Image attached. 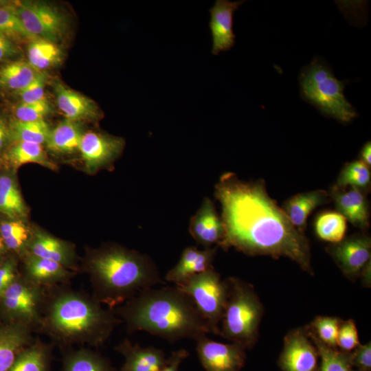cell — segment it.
I'll return each instance as SVG.
<instances>
[{
    "instance_id": "obj_1",
    "label": "cell",
    "mask_w": 371,
    "mask_h": 371,
    "mask_svg": "<svg viewBox=\"0 0 371 371\" xmlns=\"http://www.w3.org/2000/svg\"><path fill=\"white\" fill-rule=\"evenodd\" d=\"M214 194L225 230L218 247L251 256L286 257L313 273L307 238L269 196L262 181H245L226 172L216 183Z\"/></svg>"
},
{
    "instance_id": "obj_2",
    "label": "cell",
    "mask_w": 371,
    "mask_h": 371,
    "mask_svg": "<svg viewBox=\"0 0 371 371\" xmlns=\"http://www.w3.org/2000/svg\"><path fill=\"white\" fill-rule=\"evenodd\" d=\"M121 323L113 309L104 307L92 295L68 284L45 288L38 333L48 336L60 348L74 344L101 347Z\"/></svg>"
},
{
    "instance_id": "obj_3",
    "label": "cell",
    "mask_w": 371,
    "mask_h": 371,
    "mask_svg": "<svg viewBox=\"0 0 371 371\" xmlns=\"http://www.w3.org/2000/svg\"><path fill=\"white\" fill-rule=\"evenodd\" d=\"M113 311L131 334L145 331L174 343L211 333L190 297L175 285L143 290Z\"/></svg>"
},
{
    "instance_id": "obj_4",
    "label": "cell",
    "mask_w": 371,
    "mask_h": 371,
    "mask_svg": "<svg viewBox=\"0 0 371 371\" xmlns=\"http://www.w3.org/2000/svg\"><path fill=\"white\" fill-rule=\"evenodd\" d=\"M84 269L89 275L93 297L111 309L143 290L166 284L149 256L119 245L90 251Z\"/></svg>"
},
{
    "instance_id": "obj_5",
    "label": "cell",
    "mask_w": 371,
    "mask_h": 371,
    "mask_svg": "<svg viewBox=\"0 0 371 371\" xmlns=\"http://www.w3.org/2000/svg\"><path fill=\"white\" fill-rule=\"evenodd\" d=\"M227 280L229 295L218 335L245 349L251 348L258 339L262 305L251 284L235 277Z\"/></svg>"
},
{
    "instance_id": "obj_6",
    "label": "cell",
    "mask_w": 371,
    "mask_h": 371,
    "mask_svg": "<svg viewBox=\"0 0 371 371\" xmlns=\"http://www.w3.org/2000/svg\"><path fill=\"white\" fill-rule=\"evenodd\" d=\"M302 98L324 115L347 124L357 117V111L345 97L346 81L335 77L328 65L315 58L299 76Z\"/></svg>"
},
{
    "instance_id": "obj_7",
    "label": "cell",
    "mask_w": 371,
    "mask_h": 371,
    "mask_svg": "<svg viewBox=\"0 0 371 371\" xmlns=\"http://www.w3.org/2000/svg\"><path fill=\"white\" fill-rule=\"evenodd\" d=\"M176 286L190 297L207 322L211 333L218 335L229 295L227 280H223L212 267Z\"/></svg>"
},
{
    "instance_id": "obj_8",
    "label": "cell",
    "mask_w": 371,
    "mask_h": 371,
    "mask_svg": "<svg viewBox=\"0 0 371 371\" xmlns=\"http://www.w3.org/2000/svg\"><path fill=\"white\" fill-rule=\"evenodd\" d=\"M44 297L45 288L20 274L0 297V315L5 324H23L38 333Z\"/></svg>"
},
{
    "instance_id": "obj_9",
    "label": "cell",
    "mask_w": 371,
    "mask_h": 371,
    "mask_svg": "<svg viewBox=\"0 0 371 371\" xmlns=\"http://www.w3.org/2000/svg\"><path fill=\"white\" fill-rule=\"evenodd\" d=\"M16 10L23 27L33 38L57 43L66 32L67 23L64 15L49 3L19 1Z\"/></svg>"
},
{
    "instance_id": "obj_10",
    "label": "cell",
    "mask_w": 371,
    "mask_h": 371,
    "mask_svg": "<svg viewBox=\"0 0 371 371\" xmlns=\"http://www.w3.org/2000/svg\"><path fill=\"white\" fill-rule=\"evenodd\" d=\"M318 358L306 327L297 328L285 335L278 364L282 371H318Z\"/></svg>"
},
{
    "instance_id": "obj_11",
    "label": "cell",
    "mask_w": 371,
    "mask_h": 371,
    "mask_svg": "<svg viewBox=\"0 0 371 371\" xmlns=\"http://www.w3.org/2000/svg\"><path fill=\"white\" fill-rule=\"evenodd\" d=\"M196 342V351L205 371H240L245 365V349L237 344L215 341L207 335Z\"/></svg>"
},
{
    "instance_id": "obj_12",
    "label": "cell",
    "mask_w": 371,
    "mask_h": 371,
    "mask_svg": "<svg viewBox=\"0 0 371 371\" xmlns=\"http://www.w3.org/2000/svg\"><path fill=\"white\" fill-rule=\"evenodd\" d=\"M328 252L342 273L351 280H355L370 261L371 239L363 233L353 234L330 245Z\"/></svg>"
},
{
    "instance_id": "obj_13",
    "label": "cell",
    "mask_w": 371,
    "mask_h": 371,
    "mask_svg": "<svg viewBox=\"0 0 371 371\" xmlns=\"http://www.w3.org/2000/svg\"><path fill=\"white\" fill-rule=\"evenodd\" d=\"M124 140L109 134L88 131L83 133L79 148L89 171L109 166L122 152Z\"/></svg>"
},
{
    "instance_id": "obj_14",
    "label": "cell",
    "mask_w": 371,
    "mask_h": 371,
    "mask_svg": "<svg viewBox=\"0 0 371 371\" xmlns=\"http://www.w3.org/2000/svg\"><path fill=\"white\" fill-rule=\"evenodd\" d=\"M189 232L204 248L218 247L222 242L225 234L223 223L210 198H204L200 207L191 217Z\"/></svg>"
},
{
    "instance_id": "obj_15",
    "label": "cell",
    "mask_w": 371,
    "mask_h": 371,
    "mask_svg": "<svg viewBox=\"0 0 371 371\" xmlns=\"http://www.w3.org/2000/svg\"><path fill=\"white\" fill-rule=\"evenodd\" d=\"M245 1L216 0L210 10V28L212 37V53L218 55L229 50L235 44L234 14Z\"/></svg>"
},
{
    "instance_id": "obj_16",
    "label": "cell",
    "mask_w": 371,
    "mask_h": 371,
    "mask_svg": "<svg viewBox=\"0 0 371 371\" xmlns=\"http://www.w3.org/2000/svg\"><path fill=\"white\" fill-rule=\"evenodd\" d=\"M23 273L26 280L43 288L67 284L75 272L60 264L27 254L22 258Z\"/></svg>"
},
{
    "instance_id": "obj_17",
    "label": "cell",
    "mask_w": 371,
    "mask_h": 371,
    "mask_svg": "<svg viewBox=\"0 0 371 371\" xmlns=\"http://www.w3.org/2000/svg\"><path fill=\"white\" fill-rule=\"evenodd\" d=\"M364 193L355 188L335 186H333L328 192L337 212L361 229H368L370 223L368 202Z\"/></svg>"
},
{
    "instance_id": "obj_18",
    "label": "cell",
    "mask_w": 371,
    "mask_h": 371,
    "mask_svg": "<svg viewBox=\"0 0 371 371\" xmlns=\"http://www.w3.org/2000/svg\"><path fill=\"white\" fill-rule=\"evenodd\" d=\"M216 250L217 247L203 249L193 246L185 248L178 262L167 272L165 280L179 286L191 277L212 268Z\"/></svg>"
},
{
    "instance_id": "obj_19",
    "label": "cell",
    "mask_w": 371,
    "mask_h": 371,
    "mask_svg": "<svg viewBox=\"0 0 371 371\" xmlns=\"http://www.w3.org/2000/svg\"><path fill=\"white\" fill-rule=\"evenodd\" d=\"M115 350L125 359L117 371H159L167 363L168 358L162 350L153 346L144 348L127 338L117 345Z\"/></svg>"
},
{
    "instance_id": "obj_20",
    "label": "cell",
    "mask_w": 371,
    "mask_h": 371,
    "mask_svg": "<svg viewBox=\"0 0 371 371\" xmlns=\"http://www.w3.org/2000/svg\"><path fill=\"white\" fill-rule=\"evenodd\" d=\"M27 253L58 262L69 270L76 269L74 247L70 243L46 233L37 232L32 235Z\"/></svg>"
},
{
    "instance_id": "obj_21",
    "label": "cell",
    "mask_w": 371,
    "mask_h": 371,
    "mask_svg": "<svg viewBox=\"0 0 371 371\" xmlns=\"http://www.w3.org/2000/svg\"><path fill=\"white\" fill-rule=\"evenodd\" d=\"M56 101L65 119L80 122L99 119L102 113L96 103L89 98L72 90L62 84L55 85Z\"/></svg>"
},
{
    "instance_id": "obj_22",
    "label": "cell",
    "mask_w": 371,
    "mask_h": 371,
    "mask_svg": "<svg viewBox=\"0 0 371 371\" xmlns=\"http://www.w3.org/2000/svg\"><path fill=\"white\" fill-rule=\"evenodd\" d=\"M34 331L20 324L0 326V371H8L18 354L31 344Z\"/></svg>"
},
{
    "instance_id": "obj_23",
    "label": "cell",
    "mask_w": 371,
    "mask_h": 371,
    "mask_svg": "<svg viewBox=\"0 0 371 371\" xmlns=\"http://www.w3.org/2000/svg\"><path fill=\"white\" fill-rule=\"evenodd\" d=\"M330 199L328 192L324 190L302 192L286 200L282 209L293 225L303 232L310 214L317 207L329 201Z\"/></svg>"
},
{
    "instance_id": "obj_24",
    "label": "cell",
    "mask_w": 371,
    "mask_h": 371,
    "mask_svg": "<svg viewBox=\"0 0 371 371\" xmlns=\"http://www.w3.org/2000/svg\"><path fill=\"white\" fill-rule=\"evenodd\" d=\"M60 371H117L108 358L89 348H60Z\"/></svg>"
},
{
    "instance_id": "obj_25",
    "label": "cell",
    "mask_w": 371,
    "mask_h": 371,
    "mask_svg": "<svg viewBox=\"0 0 371 371\" xmlns=\"http://www.w3.org/2000/svg\"><path fill=\"white\" fill-rule=\"evenodd\" d=\"M53 346L35 337L18 354L8 371H51Z\"/></svg>"
},
{
    "instance_id": "obj_26",
    "label": "cell",
    "mask_w": 371,
    "mask_h": 371,
    "mask_svg": "<svg viewBox=\"0 0 371 371\" xmlns=\"http://www.w3.org/2000/svg\"><path fill=\"white\" fill-rule=\"evenodd\" d=\"M82 134L78 122L65 119L51 130L46 144L55 153H71L78 150Z\"/></svg>"
},
{
    "instance_id": "obj_27",
    "label": "cell",
    "mask_w": 371,
    "mask_h": 371,
    "mask_svg": "<svg viewBox=\"0 0 371 371\" xmlns=\"http://www.w3.org/2000/svg\"><path fill=\"white\" fill-rule=\"evenodd\" d=\"M28 62L15 60L0 67V89L19 92L38 74Z\"/></svg>"
},
{
    "instance_id": "obj_28",
    "label": "cell",
    "mask_w": 371,
    "mask_h": 371,
    "mask_svg": "<svg viewBox=\"0 0 371 371\" xmlns=\"http://www.w3.org/2000/svg\"><path fill=\"white\" fill-rule=\"evenodd\" d=\"M63 53L57 43L34 38L27 46L28 63L36 70L49 69L61 63Z\"/></svg>"
},
{
    "instance_id": "obj_29",
    "label": "cell",
    "mask_w": 371,
    "mask_h": 371,
    "mask_svg": "<svg viewBox=\"0 0 371 371\" xmlns=\"http://www.w3.org/2000/svg\"><path fill=\"white\" fill-rule=\"evenodd\" d=\"M0 212L17 219L27 215V208L12 177L0 176Z\"/></svg>"
},
{
    "instance_id": "obj_30",
    "label": "cell",
    "mask_w": 371,
    "mask_h": 371,
    "mask_svg": "<svg viewBox=\"0 0 371 371\" xmlns=\"http://www.w3.org/2000/svg\"><path fill=\"white\" fill-rule=\"evenodd\" d=\"M51 129L45 120L23 122L14 120L9 124V139L42 145L46 143Z\"/></svg>"
},
{
    "instance_id": "obj_31",
    "label": "cell",
    "mask_w": 371,
    "mask_h": 371,
    "mask_svg": "<svg viewBox=\"0 0 371 371\" xmlns=\"http://www.w3.org/2000/svg\"><path fill=\"white\" fill-rule=\"evenodd\" d=\"M307 333L315 344L320 359L318 371H352L350 361V352L329 347L321 342L308 326Z\"/></svg>"
},
{
    "instance_id": "obj_32",
    "label": "cell",
    "mask_w": 371,
    "mask_h": 371,
    "mask_svg": "<svg viewBox=\"0 0 371 371\" xmlns=\"http://www.w3.org/2000/svg\"><path fill=\"white\" fill-rule=\"evenodd\" d=\"M6 159L15 168L29 163L38 164L48 168L53 167L43 146L34 143L14 142L6 153Z\"/></svg>"
},
{
    "instance_id": "obj_33",
    "label": "cell",
    "mask_w": 371,
    "mask_h": 371,
    "mask_svg": "<svg viewBox=\"0 0 371 371\" xmlns=\"http://www.w3.org/2000/svg\"><path fill=\"white\" fill-rule=\"evenodd\" d=\"M0 234L8 249L21 258L27 254L32 235L28 227L20 220L3 221L0 224Z\"/></svg>"
},
{
    "instance_id": "obj_34",
    "label": "cell",
    "mask_w": 371,
    "mask_h": 371,
    "mask_svg": "<svg viewBox=\"0 0 371 371\" xmlns=\"http://www.w3.org/2000/svg\"><path fill=\"white\" fill-rule=\"evenodd\" d=\"M346 228V219L337 212H323L317 217L315 222L317 236L331 244L339 243L344 238Z\"/></svg>"
},
{
    "instance_id": "obj_35",
    "label": "cell",
    "mask_w": 371,
    "mask_h": 371,
    "mask_svg": "<svg viewBox=\"0 0 371 371\" xmlns=\"http://www.w3.org/2000/svg\"><path fill=\"white\" fill-rule=\"evenodd\" d=\"M371 172L368 166L361 160L346 164L341 170L334 186L355 188L366 192L370 186Z\"/></svg>"
},
{
    "instance_id": "obj_36",
    "label": "cell",
    "mask_w": 371,
    "mask_h": 371,
    "mask_svg": "<svg viewBox=\"0 0 371 371\" xmlns=\"http://www.w3.org/2000/svg\"><path fill=\"white\" fill-rule=\"evenodd\" d=\"M18 4L0 8V34L15 42L23 40L30 41L34 38L26 31L17 14L16 8Z\"/></svg>"
},
{
    "instance_id": "obj_37",
    "label": "cell",
    "mask_w": 371,
    "mask_h": 371,
    "mask_svg": "<svg viewBox=\"0 0 371 371\" xmlns=\"http://www.w3.org/2000/svg\"><path fill=\"white\" fill-rule=\"evenodd\" d=\"M341 322L335 317L318 316L308 328L321 342L329 347L336 348Z\"/></svg>"
},
{
    "instance_id": "obj_38",
    "label": "cell",
    "mask_w": 371,
    "mask_h": 371,
    "mask_svg": "<svg viewBox=\"0 0 371 371\" xmlns=\"http://www.w3.org/2000/svg\"><path fill=\"white\" fill-rule=\"evenodd\" d=\"M51 112V105L45 98L33 102H21L15 109L16 120L34 122L44 120Z\"/></svg>"
},
{
    "instance_id": "obj_39",
    "label": "cell",
    "mask_w": 371,
    "mask_h": 371,
    "mask_svg": "<svg viewBox=\"0 0 371 371\" xmlns=\"http://www.w3.org/2000/svg\"><path fill=\"white\" fill-rule=\"evenodd\" d=\"M359 344L358 331L355 322L351 319L341 322L338 333L337 346L344 352H350Z\"/></svg>"
},
{
    "instance_id": "obj_40",
    "label": "cell",
    "mask_w": 371,
    "mask_h": 371,
    "mask_svg": "<svg viewBox=\"0 0 371 371\" xmlns=\"http://www.w3.org/2000/svg\"><path fill=\"white\" fill-rule=\"evenodd\" d=\"M45 74L40 71L25 88L18 93L21 102H33L45 98Z\"/></svg>"
},
{
    "instance_id": "obj_41",
    "label": "cell",
    "mask_w": 371,
    "mask_h": 371,
    "mask_svg": "<svg viewBox=\"0 0 371 371\" xmlns=\"http://www.w3.org/2000/svg\"><path fill=\"white\" fill-rule=\"evenodd\" d=\"M19 275L17 261L14 257L9 256L0 260V297Z\"/></svg>"
},
{
    "instance_id": "obj_42",
    "label": "cell",
    "mask_w": 371,
    "mask_h": 371,
    "mask_svg": "<svg viewBox=\"0 0 371 371\" xmlns=\"http://www.w3.org/2000/svg\"><path fill=\"white\" fill-rule=\"evenodd\" d=\"M350 361L352 366L359 370L370 371L371 370V343L359 344L352 352H350Z\"/></svg>"
},
{
    "instance_id": "obj_43",
    "label": "cell",
    "mask_w": 371,
    "mask_h": 371,
    "mask_svg": "<svg viewBox=\"0 0 371 371\" xmlns=\"http://www.w3.org/2000/svg\"><path fill=\"white\" fill-rule=\"evenodd\" d=\"M20 53L16 42L0 34V62L8 60Z\"/></svg>"
},
{
    "instance_id": "obj_44",
    "label": "cell",
    "mask_w": 371,
    "mask_h": 371,
    "mask_svg": "<svg viewBox=\"0 0 371 371\" xmlns=\"http://www.w3.org/2000/svg\"><path fill=\"white\" fill-rule=\"evenodd\" d=\"M189 356L186 349L173 351L167 359V363L159 371H179L181 362Z\"/></svg>"
},
{
    "instance_id": "obj_45",
    "label": "cell",
    "mask_w": 371,
    "mask_h": 371,
    "mask_svg": "<svg viewBox=\"0 0 371 371\" xmlns=\"http://www.w3.org/2000/svg\"><path fill=\"white\" fill-rule=\"evenodd\" d=\"M9 139V125L4 118L0 117V152Z\"/></svg>"
},
{
    "instance_id": "obj_46",
    "label": "cell",
    "mask_w": 371,
    "mask_h": 371,
    "mask_svg": "<svg viewBox=\"0 0 371 371\" xmlns=\"http://www.w3.org/2000/svg\"><path fill=\"white\" fill-rule=\"evenodd\" d=\"M359 157L361 161L366 164L369 167L371 165V144L370 142H367L362 147Z\"/></svg>"
},
{
    "instance_id": "obj_47",
    "label": "cell",
    "mask_w": 371,
    "mask_h": 371,
    "mask_svg": "<svg viewBox=\"0 0 371 371\" xmlns=\"http://www.w3.org/2000/svg\"><path fill=\"white\" fill-rule=\"evenodd\" d=\"M361 276L363 277V281L366 285L370 284V261L363 268Z\"/></svg>"
},
{
    "instance_id": "obj_48",
    "label": "cell",
    "mask_w": 371,
    "mask_h": 371,
    "mask_svg": "<svg viewBox=\"0 0 371 371\" xmlns=\"http://www.w3.org/2000/svg\"><path fill=\"white\" fill-rule=\"evenodd\" d=\"M19 1L0 0V8L5 7L15 6Z\"/></svg>"
},
{
    "instance_id": "obj_49",
    "label": "cell",
    "mask_w": 371,
    "mask_h": 371,
    "mask_svg": "<svg viewBox=\"0 0 371 371\" xmlns=\"http://www.w3.org/2000/svg\"><path fill=\"white\" fill-rule=\"evenodd\" d=\"M8 249L6 247L4 241L0 234V260L3 259V256H4L5 251Z\"/></svg>"
},
{
    "instance_id": "obj_50",
    "label": "cell",
    "mask_w": 371,
    "mask_h": 371,
    "mask_svg": "<svg viewBox=\"0 0 371 371\" xmlns=\"http://www.w3.org/2000/svg\"><path fill=\"white\" fill-rule=\"evenodd\" d=\"M352 371H362V370H353Z\"/></svg>"
}]
</instances>
